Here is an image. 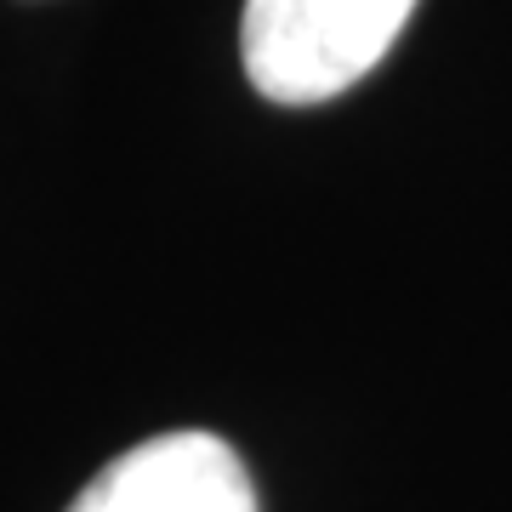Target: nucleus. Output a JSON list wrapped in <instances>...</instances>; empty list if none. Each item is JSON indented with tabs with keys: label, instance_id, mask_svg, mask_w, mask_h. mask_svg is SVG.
<instances>
[{
	"label": "nucleus",
	"instance_id": "2",
	"mask_svg": "<svg viewBox=\"0 0 512 512\" xmlns=\"http://www.w3.org/2000/svg\"><path fill=\"white\" fill-rule=\"evenodd\" d=\"M69 512H256V484L234 444L188 427L114 456Z\"/></svg>",
	"mask_w": 512,
	"mask_h": 512
},
{
	"label": "nucleus",
	"instance_id": "1",
	"mask_svg": "<svg viewBox=\"0 0 512 512\" xmlns=\"http://www.w3.org/2000/svg\"><path fill=\"white\" fill-rule=\"evenodd\" d=\"M410 12L416 0H245V80L279 109L330 103L393 52Z\"/></svg>",
	"mask_w": 512,
	"mask_h": 512
}]
</instances>
